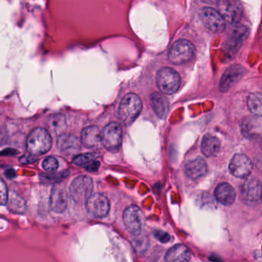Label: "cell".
Masks as SVG:
<instances>
[{
	"mask_svg": "<svg viewBox=\"0 0 262 262\" xmlns=\"http://www.w3.org/2000/svg\"><path fill=\"white\" fill-rule=\"evenodd\" d=\"M52 140L50 133L46 128H35L27 139V150L29 154L38 156L48 152L51 148Z\"/></svg>",
	"mask_w": 262,
	"mask_h": 262,
	"instance_id": "cell-1",
	"label": "cell"
},
{
	"mask_svg": "<svg viewBox=\"0 0 262 262\" xmlns=\"http://www.w3.org/2000/svg\"><path fill=\"white\" fill-rule=\"evenodd\" d=\"M142 108L140 98L134 93H128L121 101L119 108V117L125 125H130L137 119Z\"/></svg>",
	"mask_w": 262,
	"mask_h": 262,
	"instance_id": "cell-2",
	"label": "cell"
},
{
	"mask_svg": "<svg viewBox=\"0 0 262 262\" xmlns=\"http://www.w3.org/2000/svg\"><path fill=\"white\" fill-rule=\"evenodd\" d=\"M158 88L163 94L172 95L181 86V77L179 73L169 67L161 69L156 76Z\"/></svg>",
	"mask_w": 262,
	"mask_h": 262,
	"instance_id": "cell-3",
	"label": "cell"
},
{
	"mask_svg": "<svg viewBox=\"0 0 262 262\" xmlns=\"http://www.w3.org/2000/svg\"><path fill=\"white\" fill-rule=\"evenodd\" d=\"M93 182L91 178L81 176L76 178L70 186V198L77 204L85 203L93 194Z\"/></svg>",
	"mask_w": 262,
	"mask_h": 262,
	"instance_id": "cell-4",
	"label": "cell"
},
{
	"mask_svg": "<svg viewBox=\"0 0 262 262\" xmlns=\"http://www.w3.org/2000/svg\"><path fill=\"white\" fill-rule=\"evenodd\" d=\"M194 47L187 39H179L170 49L168 59L174 65L185 63L192 59L194 55Z\"/></svg>",
	"mask_w": 262,
	"mask_h": 262,
	"instance_id": "cell-5",
	"label": "cell"
},
{
	"mask_svg": "<svg viewBox=\"0 0 262 262\" xmlns=\"http://www.w3.org/2000/svg\"><path fill=\"white\" fill-rule=\"evenodd\" d=\"M123 221L127 230L134 235H139L145 225L143 212L136 205H131L126 208L124 212Z\"/></svg>",
	"mask_w": 262,
	"mask_h": 262,
	"instance_id": "cell-6",
	"label": "cell"
},
{
	"mask_svg": "<svg viewBox=\"0 0 262 262\" xmlns=\"http://www.w3.org/2000/svg\"><path fill=\"white\" fill-rule=\"evenodd\" d=\"M217 9L225 21L230 24H237L243 13V7L239 0H219Z\"/></svg>",
	"mask_w": 262,
	"mask_h": 262,
	"instance_id": "cell-7",
	"label": "cell"
},
{
	"mask_svg": "<svg viewBox=\"0 0 262 262\" xmlns=\"http://www.w3.org/2000/svg\"><path fill=\"white\" fill-rule=\"evenodd\" d=\"M202 24L211 33H220L225 30V21L217 10L211 7H204L200 12Z\"/></svg>",
	"mask_w": 262,
	"mask_h": 262,
	"instance_id": "cell-8",
	"label": "cell"
},
{
	"mask_svg": "<svg viewBox=\"0 0 262 262\" xmlns=\"http://www.w3.org/2000/svg\"><path fill=\"white\" fill-rule=\"evenodd\" d=\"M102 145L110 151H117L122 140V128L117 122H111L104 128L102 133Z\"/></svg>",
	"mask_w": 262,
	"mask_h": 262,
	"instance_id": "cell-9",
	"label": "cell"
},
{
	"mask_svg": "<svg viewBox=\"0 0 262 262\" xmlns=\"http://www.w3.org/2000/svg\"><path fill=\"white\" fill-rule=\"evenodd\" d=\"M86 209L95 217H105L110 212V205L108 199L103 194H92L85 202Z\"/></svg>",
	"mask_w": 262,
	"mask_h": 262,
	"instance_id": "cell-10",
	"label": "cell"
},
{
	"mask_svg": "<svg viewBox=\"0 0 262 262\" xmlns=\"http://www.w3.org/2000/svg\"><path fill=\"white\" fill-rule=\"evenodd\" d=\"M253 164L251 159L243 154H237L231 159L229 170L236 178L245 179L250 176L252 171Z\"/></svg>",
	"mask_w": 262,
	"mask_h": 262,
	"instance_id": "cell-11",
	"label": "cell"
},
{
	"mask_svg": "<svg viewBox=\"0 0 262 262\" xmlns=\"http://www.w3.org/2000/svg\"><path fill=\"white\" fill-rule=\"evenodd\" d=\"M244 74H245V68L241 65L235 64L228 67L221 79L220 84H219L220 91L222 93L228 92L241 80Z\"/></svg>",
	"mask_w": 262,
	"mask_h": 262,
	"instance_id": "cell-12",
	"label": "cell"
},
{
	"mask_svg": "<svg viewBox=\"0 0 262 262\" xmlns=\"http://www.w3.org/2000/svg\"><path fill=\"white\" fill-rule=\"evenodd\" d=\"M248 35V30L246 27H237L234 29L232 34L225 43V53L229 59H232L237 54Z\"/></svg>",
	"mask_w": 262,
	"mask_h": 262,
	"instance_id": "cell-13",
	"label": "cell"
},
{
	"mask_svg": "<svg viewBox=\"0 0 262 262\" xmlns=\"http://www.w3.org/2000/svg\"><path fill=\"white\" fill-rule=\"evenodd\" d=\"M68 194L64 186L57 184L52 189L50 198V208L53 212L61 214L67 209Z\"/></svg>",
	"mask_w": 262,
	"mask_h": 262,
	"instance_id": "cell-14",
	"label": "cell"
},
{
	"mask_svg": "<svg viewBox=\"0 0 262 262\" xmlns=\"http://www.w3.org/2000/svg\"><path fill=\"white\" fill-rule=\"evenodd\" d=\"M80 142L85 148L99 149L102 145V133L97 126L86 127L81 133Z\"/></svg>",
	"mask_w": 262,
	"mask_h": 262,
	"instance_id": "cell-15",
	"label": "cell"
},
{
	"mask_svg": "<svg viewBox=\"0 0 262 262\" xmlns=\"http://www.w3.org/2000/svg\"><path fill=\"white\" fill-rule=\"evenodd\" d=\"M241 192L247 202H258L261 197V183L258 179L254 178L248 179L242 185Z\"/></svg>",
	"mask_w": 262,
	"mask_h": 262,
	"instance_id": "cell-16",
	"label": "cell"
},
{
	"mask_svg": "<svg viewBox=\"0 0 262 262\" xmlns=\"http://www.w3.org/2000/svg\"><path fill=\"white\" fill-rule=\"evenodd\" d=\"M57 145L61 152L63 154L67 156H75L80 150L81 142L76 136L65 133L59 136Z\"/></svg>",
	"mask_w": 262,
	"mask_h": 262,
	"instance_id": "cell-17",
	"label": "cell"
},
{
	"mask_svg": "<svg viewBox=\"0 0 262 262\" xmlns=\"http://www.w3.org/2000/svg\"><path fill=\"white\" fill-rule=\"evenodd\" d=\"M216 199L225 206H229L234 203L236 199V192L234 188L228 183L220 184L214 191Z\"/></svg>",
	"mask_w": 262,
	"mask_h": 262,
	"instance_id": "cell-18",
	"label": "cell"
},
{
	"mask_svg": "<svg viewBox=\"0 0 262 262\" xmlns=\"http://www.w3.org/2000/svg\"><path fill=\"white\" fill-rule=\"evenodd\" d=\"M208 171L206 162L201 158L190 161L185 166V174L189 179L196 180L203 177Z\"/></svg>",
	"mask_w": 262,
	"mask_h": 262,
	"instance_id": "cell-19",
	"label": "cell"
},
{
	"mask_svg": "<svg viewBox=\"0 0 262 262\" xmlns=\"http://www.w3.org/2000/svg\"><path fill=\"white\" fill-rule=\"evenodd\" d=\"M151 105L155 113L161 119H164L168 116L169 112V103L168 99L161 93H152L151 96Z\"/></svg>",
	"mask_w": 262,
	"mask_h": 262,
	"instance_id": "cell-20",
	"label": "cell"
},
{
	"mask_svg": "<svg viewBox=\"0 0 262 262\" xmlns=\"http://www.w3.org/2000/svg\"><path fill=\"white\" fill-rule=\"evenodd\" d=\"M165 259L169 262L188 261L191 259V252L185 245H176L167 251Z\"/></svg>",
	"mask_w": 262,
	"mask_h": 262,
	"instance_id": "cell-21",
	"label": "cell"
},
{
	"mask_svg": "<svg viewBox=\"0 0 262 262\" xmlns=\"http://www.w3.org/2000/svg\"><path fill=\"white\" fill-rule=\"evenodd\" d=\"M7 208L13 214H24L27 211V204L22 196L15 191H9Z\"/></svg>",
	"mask_w": 262,
	"mask_h": 262,
	"instance_id": "cell-22",
	"label": "cell"
},
{
	"mask_svg": "<svg viewBox=\"0 0 262 262\" xmlns=\"http://www.w3.org/2000/svg\"><path fill=\"white\" fill-rule=\"evenodd\" d=\"M220 141L217 138L211 135H206L202 139V153L207 157H213L219 153L220 150Z\"/></svg>",
	"mask_w": 262,
	"mask_h": 262,
	"instance_id": "cell-23",
	"label": "cell"
},
{
	"mask_svg": "<svg viewBox=\"0 0 262 262\" xmlns=\"http://www.w3.org/2000/svg\"><path fill=\"white\" fill-rule=\"evenodd\" d=\"M49 129L57 136L65 134L67 131V124L65 116L62 114H54L48 119Z\"/></svg>",
	"mask_w": 262,
	"mask_h": 262,
	"instance_id": "cell-24",
	"label": "cell"
},
{
	"mask_svg": "<svg viewBox=\"0 0 262 262\" xmlns=\"http://www.w3.org/2000/svg\"><path fill=\"white\" fill-rule=\"evenodd\" d=\"M248 107L250 112L257 117H260L262 114L261 93H254L249 95L248 98Z\"/></svg>",
	"mask_w": 262,
	"mask_h": 262,
	"instance_id": "cell-25",
	"label": "cell"
},
{
	"mask_svg": "<svg viewBox=\"0 0 262 262\" xmlns=\"http://www.w3.org/2000/svg\"><path fill=\"white\" fill-rule=\"evenodd\" d=\"M97 157L96 153H84L79 154L73 158V162L78 166L84 167L91 161L95 160Z\"/></svg>",
	"mask_w": 262,
	"mask_h": 262,
	"instance_id": "cell-26",
	"label": "cell"
},
{
	"mask_svg": "<svg viewBox=\"0 0 262 262\" xmlns=\"http://www.w3.org/2000/svg\"><path fill=\"white\" fill-rule=\"evenodd\" d=\"M257 130V125L254 122V119L253 118H248L245 119L242 123V134L245 137L249 138L251 135L254 134L253 130Z\"/></svg>",
	"mask_w": 262,
	"mask_h": 262,
	"instance_id": "cell-27",
	"label": "cell"
},
{
	"mask_svg": "<svg viewBox=\"0 0 262 262\" xmlns=\"http://www.w3.org/2000/svg\"><path fill=\"white\" fill-rule=\"evenodd\" d=\"M70 172L67 170L61 171L59 173H53V174H45L41 176V179H43V181L47 182H62V180L66 179L69 176Z\"/></svg>",
	"mask_w": 262,
	"mask_h": 262,
	"instance_id": "cell-28",
	"label": "cell"
},
{
	"mask_svg": "<svg viewBox=\"0 0 262 262\" xmlns=\"http://www.w3.org/2000/svg\"><path fill=\"white\" fill-rule=\"evenodd\" d=\"M58 167H59V162L57 159L53 156L47 157L42 162V168L48 172H53L58 169Z\"/></svg>",
	"mask_w": 262,
	"mask_h": 262,
	"instance_id": "cell-29",
	"label": "cell"
},
{
	"mask_svg": "<svg viewBox=\"0 0 262 262\" xmlns=\"http://www.w3.org/2000/svg\"><path fill=\"white\" fill-rule=\"evenodd\" d=\"M9 190L4 181L0 179V205H7Z\"/></svg>",
	"mask_w": 262,
	"mask_h": 262,
	"instance_id": "cell-30",
	"label": "cell"
},
{
	"mask_svg": "<svg viewBox=\"0 0 262 262\" xmlns=\"http://www.w3.org/2000/svg\"><path fill=\"white\" fill-rule=\"evenodd\" d=\"M99 166H100V163L95 159L85 165L83 168H85L86 171H90V172H95V171H98Z\"/></svg>",
	"mask_w": 262,
	"mask_h": 262,
	"instance_id": "cell-31",
	"label": "cell"
},
{
	"mask_svg": "<svg viewBox=\"0 0 262 262\" xmlns=\"http://www.w3.org/2000/svg\"><path fill=\"white\" fill-rule=\"evenodd\" d=\"M155 236H156V238L159 239L161 242H163V243H166V242L170 241L169 234H167L166 232H164V231H156Z\"/></svg>",
	"mask_w": 262,
	"mask_h": 262,
	"instance_id": "cell-32",
	"label": "cell"
},
{
	"mask_svg": "<svg viewBox=\"0 0 262 262\" xmlns=\"http://www.w3.org/2000/svg\"><path fill=\"white\" fill-rule=\"evenodd\" d=\"M37 159L36 156H33V155H28V156H24L19 159V162L24 165H27V164L33 163V162H36Z\"/></svg>",
	"mask_w": 262,
	"mask_h": 262,
	"instance_id": "cell-33",
	"label": "cell"
},
{
	"mask_svg": "<svg viewBox=\"0 0 262 262\" xmlns=\"http://www.w3.org/2000/svg\"><path fill=\"white\" fill-rule=\"evenodd\" d=\"M7 177L10 178V179H13L16 176V172H15L14 169H8L5 172Z\"/></svg>",
	"mask_w": 262,
	"mask_h": 262,
	"instance_id": "cell-34",
	"label": "cell"
},
{
	"mask_svg": "<svg viewBox=\"0 0 262 262\" xmlns=\"http://www.w3.org/2000/svg\"><path fill=\"white\" fill-rule=\"evenodd\" d=\"M4 141H5V134L3 133L2 130L0 129V144L3 143Z\"/></svg>",
	"mask_w": 262,
	"mask_h": 262,
	"instance_id": "cell-35",
	"label": "cell"
}]
</instances>
